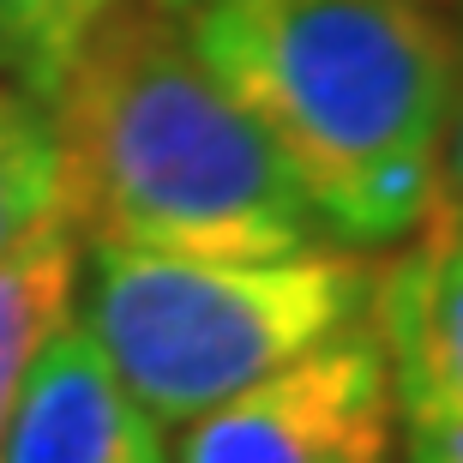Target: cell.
Masks as SVG:
<instances>
[{"mask_svg": "<svg viewBox=\"0 0 463 463\" xmlns=\"http://www.w3.org/2000/svg\"><path fill=\"white\" fill-rule=\"evenodd\" d=\"M439 193L463 205V43H458V79H451V115H446V163H439Z\"/></svg>", "mask_w": 463, "mask_h": 463, "instance_id": "10", "label": "cell"}, {"mask_svg": "<svg viewBox=\"0 0 463 463\" xmlns=\"http://www.w3.org/2000/svg\"><path fill=\"white\" fill-rule=\"evenodd\" d=\"M175 463H403L373 326L337 331L181 428Z\"/></svg>", "mask_w": 463, "mask_h": 463, "instance_id": "4", "label": "cell"}, {"mask_svg": "<svg viewBox=\"0 0 463 463\" xmlns=\"http://www.w3.org/2000/svg\"><path fill=\"white\" fill-rule=\"evenodd\" d=\"M115 0H0V72L24 97L49 103L72 54Z\"/></svg>", "mask_w": 463, "mask_h": 463, "instance_id": "9", "label": "cell"}, {"mask_svg": "<svg viewBox=\"0 0 463 463\" xmlns=\"http://www.w3.org/2000/svg\"><path fill=\"white\" fill-rule=\"evenodd\" d=\"M72 295H79V235L67 217L24 241L13 259H0V458L24 373L36 349L49 344V331L72 319Z\"/></svg>", "mask_w": 463, "mask_h": 463, "instance_id": "7", "label": "cell"}, {"mask_svg": "<svg viewBox=\"0 0 463 463\" xmlns=\"http://www.w3.org/2000/svg\"><path fill=\"white\" fill-rule=\"evenodd\" d=\"M367 326L385 349L397 415H463V205L446 193L373 265Z\"/></svg>", "mask_w": 463, "mask_h": 463, "instance_id": "5", "label": "cell"}, {"mask_svg": "<svg viewBox=\"0 0 463 463\" xmlns=\"http://www.w3.org/2000/svg\"><path fill=\"white\" fill-rule=\"evenodd\" d=\"M187 36L331 241L367 253L421 229L458 79L446 0H199Z\"/></svg>", "mask_w": 463, "mask_h": 463, "instance_id": "2", "label": "cell"}, {"mask_svg": "<svg viewBox=\"0 0 463 463\" xmlns=\"http://www.w3.org/2000/svg\"><path fill=\"white\" fill-rule=\"evenodd\" d=\"M163 6H175V13H193V6H199V0H163Z\"/></svg>", "mask_w": 463, "mask_h": 463, "instance_id": "11", "label": "cell"}, {"mask_svg": "<svg viewBox=\"0 0 463 463\" xmlns=\"http://www.w3.org/2000/svg\"><path fill=\"white\" fill-rule=\"evenodd\" d=\"M43 109L61 217L85 247L247 265L326 241L271 138L205 72L187 18L163 0H115Z\"/></svg>", "mask_w": 463, "mask_h": 463, "instance_id": "1", "label": "cell"}, {"mask_svg": "<svg viewBox=\"0 0 463 463\" xmlns=\"http://www.w3.org/2000/svg\"><path fill=\"white\" fill-rule=\"evenodd\" d=\"M0 463H175L79 319H61L18 392Z\"/></svg>", "mask_w": 463, "mask_h": 463, "instance_id": "6", "label": "cell"}, {"mask_svg": "<svg viewBox=\"0 0 463 463\" xmlns=\"http://www.w3.org/2000/svg\"><path fill=\"white\" fill-rule=\"evenodd\" d=\"M61 223V156L49 109L0 79V259Z\"/></svg>", "mask_w": 463, "mask_h": 463, "instance_id": "8", "label": "cell"}, {"mask_svg": "<svg viewBox=\"0 0 463 463\" xmlns=\"http://www.w3.org/2000/svg\"><path fill=\"white\" fill-rule=\"evenodd\" d=\"M367 295L373 259L344 241L247 265L90 247L79 326L156 428H187L253 379L361 326Z\"/></svg>", "mask_w": 463, "mask_h": 463, "instance_id": "3", "label": "cell"}]
</instances>
